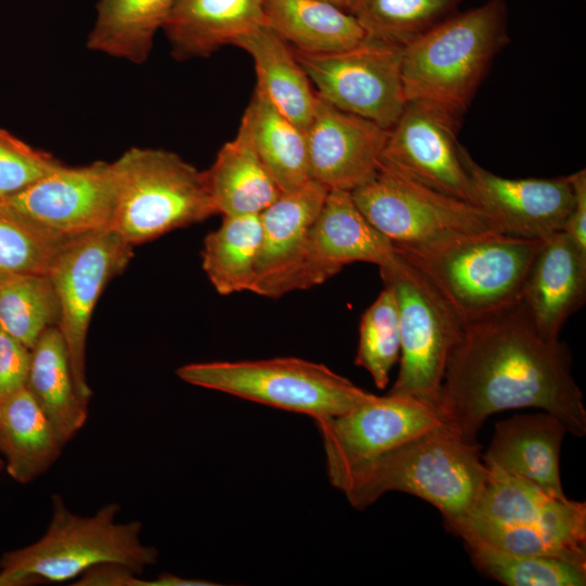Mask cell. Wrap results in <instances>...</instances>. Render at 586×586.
Returning a JSON list of instances; mask_svg holds the SVG:
<instances>
[{
  "instance_id": "1",
  "label": "cell",
  "mask_w": 586,
  "mask_h": 586,
  "mask_svg": "<svg viewBox=\"0 0 586 586\" xmlns=\"http://www.w3.org/2000/svg\"><path fill=\"white\" fill-rule=\"evenodd\" d=\"M571 364L566 344L542 335L521 302L467 322L441 386L442 421L462 440L476 443L493 413L534 407L582 437L586 409Z\"/></svg>"
},
{
  "instance_id": "2",
  "label": "cell",
  "mask_w": 586,
  "mask_h": 586,
  "mask_svg": "<svg viewBox=\"0 0 586 586\" xmlns=\"http://www.w3.org/2000/svg\"><path fill=\"white\" fill-rule=\"evenodd\" d=\"M481 446L445 424L362 462L331 482L357 509L387 492H404L436 507L453 530L473 510L488 479Z\"/></svg>"
},
{
  "instance_id": "3",
  "label": "cell",
  "mask_w": 586,
  "mask_h": 586,
  "mask_svg": "<svg viewBox=\"0 0 586 586\" xmlns=\"http://www.w3.org/2000/svg\"><path fill=\"white\" fill-rule=\"evenodd\" d=\"M539 241L485 231L394 245L431 280L467 323L521 302Z\"/></svg>"
},
{
  "instance_id": "4",
  "label": "cell",
  "mask_w": 586,
  "mask_h": 586,
  "mask_svg": "<svg viewBox=\"0 0 586 586\" xmlns=\"http://www.w3.org/2000/svg\"><path fill=\"white\" fill-rule=\"evenodd\" d=\"M507 41L504 0L457 12L403 48L407 101L433 102L462 115Z\"/></svg>"
},
{
  "instance_id": "5",
  "label": "cell",
  "mask_w": 586,
  "mask_h": 586,
  "mask_svg": "<svg viewBox=\"0 0 586 586\" xmlns=\"http://www.w3.org/2000/svg\"><path fill=\"white\" fill-rule=\"evenodd\" d=\"M113 164L116 199L111 229L131 245L216 214L205 170L177 153L131 148Z\"/></svg>"
},
{
  "instance_id": "6",
  "label": "cell",
  "mask_w": 586,
  "mask_h": 586,
  "mask_svg": "<svg viewBox=\"0 0 586 586\" xmlns=\"http://www.w3.org/2000/svg\"><path fill=\"white\" fill-rule=\"evenodd\" d=\"M53 507L46 535L2 558L0 586L18 585L36 577L62 582L100 564L141 572L156 562V549L139 540V522H114L117 505L103 507L92 518L71 513L59 496L53 497Z\"/></svg>"
},
{
  "instance_id": "7",
  "label": "cell",
  "mask_w": 586,
  "mask_h": 586,
  "mask_svg": "<svg viewBox=\"0 0 586 586\" xmlns=\"http://www.w3.org/2000/svg\"><path fill=\"white\" fill-rule=\"evenodd\" d=\"M177 375L196 386L315 421L343 415L371 394L324 365L295 357L195 362L180 367Z\"/></svg>"
},
{
  "instance_id": "8",
  "label": "cell",
  "mask_w": 586,
  "mask_h": 586,
  "mask_svg": "<svg viewBox=\"0 0 586 586\" xmlns=\"http://www.w3.org/2000/svg\"><path fill=\"white\" fill-rule=\"evenodd\" d=\"M379 269L383 283L394 290L400 329L399 370L390 393L437 407L464 321L431 280L398 252L391 264Z\"/></svg>"
},
{
  "instance_id": "9",
  "label": "cell",
  "mask_w": 586,
  "mask_h": 586,
  "mask_svg": "<svg viewBox=\"0 0 586 586\" xmlns=\"http://www.w3.org/2000/svg\"><path fill=\"white\" fill-rule=\"evenodd\" d=\"M351 193L362 215L393 243L500 231L479 206L429 188L382 162Z\"/></svg>"
},
{
  "instance_id": "10",
  "label": "cell",
  "mask_w": 586,
  "mask_h": 586,
  "mask_svg": "<svg viewBox=\"0 0 586 586\" xmlns=\"http://www.w3.org/2000/svg\"><path fill=\"white\" fill-rule=\"evenodd\" d=\"M131 249L111 228L90 231L69 238L48 272L59 302L58 328L66 345L76 394L84 404L91 396L85 374L91 315L105 285L126 268Z\"/></svg>"
},
{
  "instance_id": "11",
  "label": "cell",
  "mask_w": 586,
  "mask_h": 586,
  "mask_svg": "<svg viewBox=\"0 0 586 586\" xmlns=\"http://www.w3.org/2000/svg\"><path fill=\"white\" fill-rule=\"evenodd\" d=\"M292 49L320 99L386 129L397 122L407 103L403 48L367 37L354 48L333 53Z\"/></svg>"
},
{
  "instance_id": "12",
  "label": "cell",
  "mask_w": 586,
  "mask_h": 586,
  "mask_svg": "<svg viewBox=\"0 0 586 586\" xmlns=\"http://www.w3.org/2000/svg\"><path fill=\"white\" fill-rule=\"evenodd\" d=\"M330 482L347 470L444 424L436 406L409 395L370 394L347 412L315 421Z\"/></svg>"
},
{
  "instance_id": "13",
  "label": "cell",
  "mask_w": 586,
  "mask_h": 586,
  "mask_svg": "<svg viewBox=\"0 0 586 586\" xmlns=\"http://www.w3.org/2000/svg\"><path fill=\"white\" fill-rule=\"evenodd\" d=\"M461 116L433 102L407 101L390 129L381 162L429 188L475 205L464 164L466 149L457 140Z\"/></svg>"
},
{
  "instance_id": "14",
  "label": "cell",
  "mask_w": 586,
  "mask_h": 586,
  "mask_svg": "<svg viewBox=\"0 0 586 586\" xmlns=\"http://www.w3.org/2000/svg\"><path fill=\"white\" fill-rule=\"evenodd\" d=\"M116 199L113 162L62 164L0 205L63 237L111 228Z\"/></svg>"
},
{
  "instance_id": "15",
  "label": "cell",
  "mask_w": 586,
  "mask_h": 586,
  "mask_svg": "<svg viewBox=\"0 0 586 586\" xmlns=\"http://www.w3.org/2000/svg\"><path fill=\"white\" fill-rule=\"evenodd\" d=\"M474 203L502 233L542 240L562 231L574 202L570 176L510 179L480 166L464 150Z\"/></svg>"
},
{
  "instance_id": "16",
  "label": "cell",
  "mask_w": 586,
  "mask_h": 586,
  "mask_svg": "<svg viewBox=\"0 0 586 586\" xmlns=\"http://www.w3.org/2000/svg\"><path fill=\"white\" fill-rule=\"evenodd\" d=\"M388 132L318 97L305 128L310 179L328 191H353L377 171Z\"/></svg>"
},
{
  "instance_id": "17",
  "label": "cell",
  "mask_w": 586,
  "mask_h": 586,
  "mask_svg": "<svg viewBox=\"0 0 586 586\" xmlns=\"http://www.w3.org/2000/svg\"><path fill=\"white\" fill-rule=\"evenodd\" d=\"M396 254L394 243L362 215L349 191L331 190L310 228L297 290L320 284L355 262L384 267Z\"/></svg>"
},
{
  "instance_id": "18",
  "label": "cell",
  "mask_w": 586,
  "mask_h": 586,
  "mask_svg": "<svg viewBox=\"0 0 586 586\" xmlns=\"http://www.w3.org/2000/svg\"><path fill=\"white\" fill-rule=\"evenodd\" d=\"M328 190L314 180L288 192L260 214L262 245L252 293L278 297L297 290V275L310 228Z\"/></svg>"
},
{
  "instance_id": "19",
  "label": "cell",
  "mask_w": 586,
  "mask_h": 586,
  "mask_svg": "<svg viewBox=\"0 0 586 586\" xmlns=\"http://www.w3.org/2000/svg\"><path fill=\"white\" fill-rule=\"evenodd\" d=\"M586 300V253L564 232L539 241L521 295L538 332L556 340Z\"/></svg>"
},
{
  "instance_id": "20",
  "label": "cell",
  "mask_w": 586,
  "mask_h": 586,
  "mask_svg": "<svg viewBox=\"0 0 586 586\" xmlns=\"http://www.w3.org/2000/svg\"><path fill=\"white\" fill-rule=\"evenodd\" d=\"M488 472L484 488L467 518L528 526L586 549L585 502L557 498L525 480Z\"/></svg>"
},
{
  "instance_id": "21",
  "label": "cell",
  "mask_w": 586,
  "mask_h": 586,
  "mask_svg": "<svg viewBox=\"0 0 586 586\" xmlns=\"http://www.w3.org/2000/svg\"><path fill=\"white\" fill-rule=\"evenodd\" d=\"M566 432L563 423L547 412L501 420L483 463L488 471L525 480L553 497L566 498L559 467Z\"/></svg>"
},
{
  "instance_id": "22",
  "label": "cell",
  "mask_w": 586,
  "mask_h": 586,
  "mask_svg": "<svg viewBox=\"0 0 586 586\" xmlns=\"http://www.w3.org/2000/svg\"><path fill=\"white\" fill-rule=\"evenodd\" d=\"M266 24L264 0H175L163 26L179 61L207 58Z\"/></svg>"
},
{
  "instance_id": "23",
  "label": "cell",
  "mask_w": 586,
  "mask_h": 586,
  "mask_svg": "<svg viewBox=\"0 0 586 586\" xmlns=\"http://www.w3.org/2000/svg\"><path fill=\"white\" fill-rule=\"evenodd\" d=\"M232 44L252 56L256 88L305 129L315 113L318 95L292 47L267 24L245 33Z\"/></svg>"
},
{
  "instance_id": "24",
  "label": "cell",
  "mask_w": 586,
  "mask_h": 586,
  "mask_svg": "<svg viewBox=\"0 0 586 586\" xmlns=\"http://www.w3.org/2000/svg\"><path fill=\"white\" fill-rule=\"evenodd\" d=\"M205 174L215 212L222 216L260 214L282 192L242 124Z\"/></svg>"
},
{
  "instance_id": "25",
  "label": "cell",
  "mask_w": 586,
  "mask_h": 586,
  "mask_svg": "<svg viewBox=\"0 0 586 586\" xmlns=\"http://www.w3.org/2000/svg\"><path fill=\"white\" fill-rule=\"evenodd\" d=\"M264 12L266 24L303 52H340L367 39L351 13L322 0H264Z\"/></svg>"
},
{
  "instance_id": "26",
  "label": "cell",
  "mask_w": 586,
  "mask_h": 586,
  "mask_svg": "<svg viewBox=\"0 0 586 586\" xmlns=\"http://www.w3.org/2000/svg\"><path fill=\"white\" fill-rule=\"evenodd\" d=\"M241 124L282 192L310 180L305 129L282 114L257 88Z\"/></svg>"
},
{
  "instance_id": "27",
  "label": "cell",
  "mask_w": 586,
  "mask_h": 586,
  "mask_svg": "<svg viewBox=\"0 0 586 586\" xmlns=\"http://www.w3.org/2000/svg\"><path fill=\"white\" fill-rule=\"evenodd\" d=\"M26 387L61 444L85 423L86 404L76 394L66 345L58 327L47 328L31 348Z\"/></svg>"
},
{
  "instance_id": "28",
  "label": "cell",
  "mask_w": 586,
  "mask_h": 586,
  "mask_svg": "<svg viewBox=\"0 0 586 586\" xmlns=\"http://www.w3.org/2000/svg\"><path fill=\"white\" fill-rule=\"evenodd\" d=\"M175 0H99L87 48L132 64L144 63Z\"/></svg>"
},
{
  "instance_id": "29",
  "label": "cell",
  "mask_w": 586,
  "mask_h": 586,
  "mask_svg": "<svg viewBox=\"0 0 586 586\" xmlns=\"http://www.w3.org/2000/svg\"><path fill=\"white\" fill-rule=\"evenodd\" d=\"M61 445L46 413L24 386L0 400V450L9 474L33 480L58 456Z\"/></svg>"
},
{
  "instance_id": "30",
  "label": "cell",
  "mask_w": 586,
  "mask_h": 586,
  "mask_svg": "<svg viewBox=\"0 0 586 586\" xmlns=\"http://www.w3.org/2000/svg\"><path fill=\"white\" fill-rule=\"evenodd\" d=\"M260 245L259 214L224 216L219 228L205 237L202 267L219 294L251 291Z\"/></svg>"
},
{
  "instance_id": "31",
  "label": "cell",
  "mask_w": 586,
  "mask_h": 586,
  "mask_svg": "<svg viewBox=\"0 0 586 586\" xmlns=\"http://www.w3.org/2000/svg\"><path fill=\"white\" fill-rule=\"evenodd\" d=\"M461 0H353L351 14L370 39L405 48L458 12Z\"/></svg>"
},
{
  "instance_id": "32",
  "label": "cell",
  "mask_w": 586,
  "mask_h": 586,
  "mask_svg": "<svg viewBox=\"0 0 586 586\" xmlns=\"http://www.w3.org/2000/svg\"><path fill=\"white\" fill-rule=\"evenodd\" d=\"M59 302L48 275H0V329L31 351L58 323Z\"/></svg>"
},
{
  "instance_id": "33",
  "label": "cell",
  "mask_w": 586,
  "mask_h": 586,
  "mask_svg": "<svg viewBox=\"0 0 586 586\" xmlns=\"http://www.w3.org/2000/svg\"><path fill=\"white\" fill-rule=\"evenodd\" d=\"M475 565L509 586H584L586 566L538 556L507 553L479 542H466Z\"/></svg>"
},
{
  "instance_id": "34",
  "label": "cell",
  "mask_w": 586,
  "mask_h": 586,
  "mask_svg": "<svg viewBox=\"0 0 586 586\" xmlns=\"http://www.w3.org/2000/svg\"><path fill=\"white\" fill-rule=\"evenodd\" d=\"M375 301L362 314L355 364L366 369L378 388H385L400 356V329L394 290L383 283Z\"/></svg>"
},
{
  "instance_id": "35",
  "label": "cell",
  "mask_w": 586,
  "mask_h": 586,
  "mask_svg": "<svg viewBox=\"0 0 586 586\" xmlns=\"http://www.w3.org/2000/svg\"><path fill=\"white\" fill-rule=\"evenodd\" d=\"M68 239L0 205V275H48Z\"/></svg>"
},
{
  "instance_id": "36",
  "label": "cell",
  "mask_w": 586,
  "mask_h": 586,
  "mask_svg": "<svg viewBox=\"0 0 586 586\" xmlns=\"http://www.w3.org/2000/svg\"><path fill=\"white\" fill-rule=\"evenodd\" d=\"M62 164L0 127V201L21 192Z\"/></svg>"
},
{
  "instance_id": "37",
  "label": "cell",
  "mask_w": 586,
  "mask_h": 586,
  "mask_svg": "<svg viewBox=\"0 0 586 586\" xmlns=\"http://www.w3.org/2000/svg\"><path fill=\"white\" fill-rule=\"evenodd\" d=\"M30 352L0 329V400L26 386Z\"/></svg>"
},
{
  "instance_id": "38",
  "label": "cell",
  "mask_w": 586,
  "mask_h": 586,
  "mask_svg": "<svg viewBox=\"0 0 586 586\" xmlns=\"http://www.w3.org/2000/svg\"><path fill=\"white\" fill-rule=\"evenodd\" d=\"M175 578L170 574H164L154 581H143L133 576L132 571L117 564L92 569L76 585H110V586H173Z\"/></svg>"
},
{
  "instance_id": "39",
  "label": "cell",
  "mask_w": 586,
  "mask_h": 586,
  "mask_svg": "<svg viewBox=\"0 0 586 586\" xmlns=\"http://www.w3.org/2000/svg\"><path fill=\"white\" fill-rule=\"evenodd\" d=\"M574 202L566 219L564 231L586 253V170L570 175Z\"/></svg>"
},
{
  "instance_id": "40",
  "label": "cell",
  "mask_w": 586,
  "mask_h": 586,
  "mask_svg": "<svg viewBox=\"0 0 586 586\" xmlns=\"http://www.w3.org/2000/svg\"><path fill=\"white\" fill-rule=\"evenodd\" d=\"M326 2H329L340 9H342L345 12H351L353 0H322Z\"/></svg>"
}]
</instances>
